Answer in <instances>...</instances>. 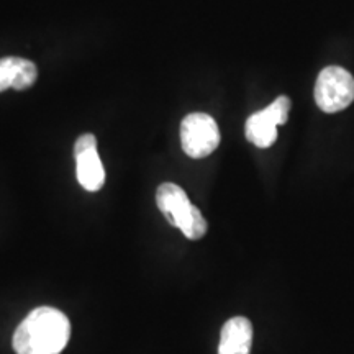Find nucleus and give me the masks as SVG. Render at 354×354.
Instances as JSON below:
<instances>
[{
  "instance_id": "1",
  "label": "nucleus",
  "mask_w": 354,
  "mask_h": 354,
  "mask_svg": "<svg viewBox=\"0 0 354 354\" xmlns=\"http://www.w3.org/2000/svg\"><path fill=\"white\" fill-rule=\"evenodd\" d=\"M71 336L69 318L53 307H38L13 333L17 354H61Z\"/></svg>"
},
{
  "instance_id": "2",
  "label": "nucleus",
  "mask_w": 354,
  "mask_h": 354,
  "mask_svg": "<svg viewBox=\"0 0 354 354\" xmlns=\"http://www.w3.org/2000/svg\"><path fill=\"white\" fill-rule=\"evenodd\" d=\"M156 203L172 227L179 228L189 240H201L207 233V220L203 218L201 210L190 203L184 189L177 184L165 183L159 185Z\"/></svg>"
},
{
  "instance_id": "3",
  "label": "nucleus",
  "mask_w": 354,
  "mask_h": 354,
  "mask_svg": "<svg viewBox=\"0 0 354 354\" xmlns=\"http://www.w3.org/2000/svg\"><path fill=\"white\" fill-rule=\"evenodd\" d=\"M354 100V77L339 66H328L318 74L315 102L323 112L336 113Z\"/></svg>"
},
{
  "instance_id": "4",
  "label": "nucleus",
  "mask_w": 354,
  "mask_h": 354,
  "mask_svg": "<svg viewBox=\"0 0 354 354\" xmlns=\"http://www.w3.org/2000/svg\"><path fill=\"white\" fill-rule=\"evenodd\" d=\"M180 145L190 158L209 156L220 145L218 125L207 113H189L180 125Z\"/></svg>"
},
{
  "instance_id": "5",
  "label": "nucleus",
  "mask_w": 354,
  "mask_h": 354,
  "mask_svg": "<svg viewBox=\"0 0 354 354\" xmlns=\"http://www.w3.org/2000/svg\"><path fill=\"white\" fill-rule=\"evenodd\" d=\"M290 107L289 97L281 95L269 107L251 115L245 127L246 138L258 148H269L277 140V127L287 123Z\"/></svg>"
},
{
  "instance_id": "6",
  "label": "nucleus",
  "mask_w": 354,
  "mask_h": 354,
  "mask_svg": "<svg viewBox=\"0 0 354 354\" xmlns=\"http://www.w3.org/2000/svg\"><path fill=\"white\" fill-rule=\"evenodd\" d=\"M253 325L245 317H233L221 328L218 354H250Z\"/></svg>"
},
{
  "instance_id": "7",
  "label": "nucleus",
  "mask_w": 354,
  "mask_h": 354,
  "mask_svg": "<svg viewBox=\"0 0 354 354\" xmlns=\"http://www.w3.org/2000/svg\"><path fill=\"white\" fill-rule=\"evenodd\" d=\"M37 64L24 57H2L0 59V92L8 87L15 91H25L37 82Z\"/></svg>"
},
{
  "instance_id": "8",
  "label": "nucleus",
  "mask_w": 354,
  "mask_h": 354,
  "mask_svg": "<svg viewBox=\"0 0 354 354\" xmlns=\"http://www.w3.org/2000/svg\"><path fill=\"white\" fill-rule=\"evenodd\" d=\"M76 156V176L79 184L88 192H97L104 187L105 183V169L102 165L97 148L87 149Z\"/></svg>"
},
{
  "instance_id": "9",
  "label": "nucleus",
  "mask_w": 354,
  "mask_h": 354,
  "mask_svg": "<svg viewBox=\"0 0 354 354\" xmlns=\"http://www.w3.org/2000/svg\"><path fill=\"white\" fill-rule=\"evenodd\" d=\"M97 148V138L92 133H86V135H81L74 145V154H79L82 151H87V149Z\"/></svg>"
}]
</instances>
